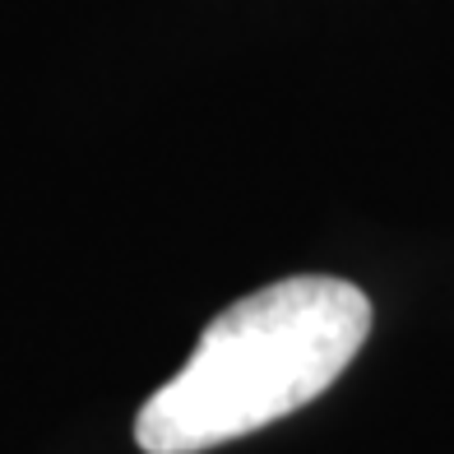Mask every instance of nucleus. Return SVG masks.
Masks as SVG:
<instances>
[{
    "label": "nucleus",
    "instance_id": "nucleus-1",
    "mask_svg": "<svg viewBox=\"0 0 454 454\" xmlns=\"http://www.w3.org/2000/svg\"><path fill=\"white\" fill-rule=\"evenodd\" d=\"M371 334L357 283L297 274L232 301L204 329L191 362L135 418L144 454H200L320 399Z\"/></svg>",
    "mask_w": 454,
    "mask_h": 454
}]
</instances>
